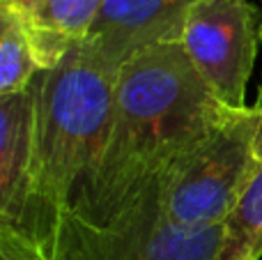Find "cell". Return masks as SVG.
Segmentation results:
<instances>
[{"label":"cell","instance_id":"8","mask_svg":"<svg viewBox=\"0 0 262 260\" xmlns=\"http://www.w3.org/2000/svg\"><path fill=\"white\" fill-rule=\"evenodd\" d=\"M106 0H26L9 5L30 41L32 55L41 69H53L69 51L85 41Z\"/></svg>","mask_w":262,"mask_h":260},{"label":"cell","instance_id":"6","mask_svg":"<svg viewBox=\"0 0 262 260\" xmlns=\"http://www.w3.org/2000/svg\"><path fill=\"white\" fill-rule=\"evenodd\" d=\"M195 72L226 109H246L262 44V9L249 0H200L180 37Z\"/></svg>","mask_w":262,"mask_h":260},{"label":"cell","instance_id":"1","mask_svg":"<svg viewBox=\"0 0 262 260\" xmlns=\"http://www.w3.org/2000/svg\"><path fill=\"white\" fill-rule=\"evenodd\" d=\"M226 111L180 39L140 49L115 74L104 152L72 212L106 224L129 210Z\"/></svg>","mask_w":262,"mask_h":260},{"label":"cell","instance_id":"2","mask_svg":"<svg viewBox=\"0 0 262 260\" xmlns=\"http://www.w3.org/2000/svg\"><path fill=\"white\" fill-rule=\"evenodd\" d=\"M115 76L74 49L37 74L35 152L53 221L72 210L99 166L108 136Z\"/></svg>","mask_w":262,"mask_h":260},{"label":"cell","instance_id":"3","mask_svg":"<svg viewBox=\"0 0 262 260\" xmlns=\"http://www.w3.org/2000/svg\"><path fill=\"white\" fill-rule=\"evenodd\" d=\"M262 90L253 106L226 111L193 141L157 184L161 210L186 228L223 226L258 164Z\"/></svg>","mask_w":262,"mask_h":260},{"label":"cell","instance_id":"10","mask_svg":"<svg viewBox=\"0 0 262 260\" xmlns=\"http://www.w3.org/2000/svg\"><path fill=\"white\" fill-rule=\"evenodd\" d=\"M39 72L21 21L0 5V97L23 92Z\"/></svg>","mask_w":262,"mask_h":260},{"label":"cell","instance_id":"5","mask_svg":"<svg viewBox=\"0 0 262 260\" xmlns=\"http://www.w3.org/2000/svg\"><path fill=\"white\" fill-rule=\"evenodd\" d=\"M37 76L0 97V260H49L55 221L41 196L35 152Z\"/></svg>","mask_w":262,"mask_h":260},{"label":"cell","instance_id":"9","mask_svg":"<svg viewBox=\"0 0 262 260\" xmlns=\"http://www.w3.org/2000/svg\"><path fill=\"white\" fill-rule=\"evenodd\" d=\"M262 256V127L258 134V164L237 205L223 224L219 260H258Z\"/></svg>","mask_w":262,"mask_h":260},{"label":"cell","instance_id":"7","mask_svg":"<svg viewBox=\"0 0 262 260\" xmlns=\"http://www.w3.org/2000/svg\"><path fill=\"white\" fill-rule=\"evenodd\" d=\"M200 0H106L90 35L78 44L90 62L108 74L145 46L175 41L184 21Z\"/></svg>","mask_w":262,"mask_h":260},{"label":"cell","instance_id":"11","mask_svg":"<svg viewBox=\"0 0 262 260\" xmlns=\"http://www.w3.org/2000/svg\"><path fill=\"white\" fill-rule=\"evenodd\" d=\"M0 3H9V5H21V3H26V0H0Z\"/></svg>","mask_w":262,"mask_h":260},{"label":"cell","instance_id":"4","mask_svg":"<svg viewBox=\"0 0 262 260\" xmlns=\"http://www.w3.org/2000/svg\"><path fill=\"white\" fill-rule=\"evenodd\" d=\"M223 226L186 228L163 214L157 187L106 224L67 210L51 240L49 260H219Z\"/></svg>","mask_w":262,"mask_h":260}]
</instances>
